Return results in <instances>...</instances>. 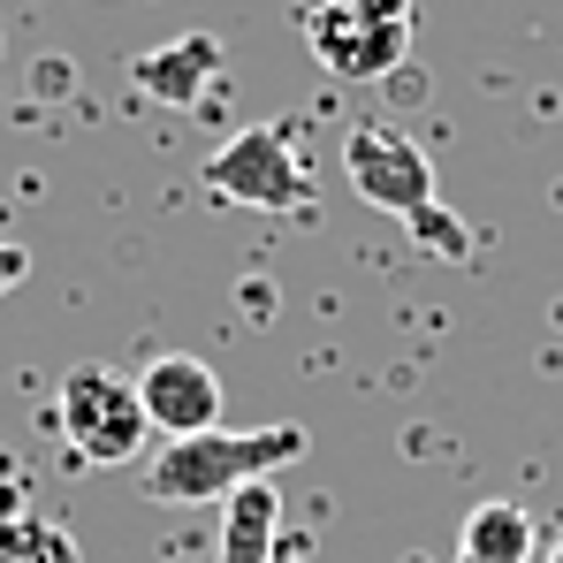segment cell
I'll return each instance as SVG.
<instances>
[{
  "mask_svg": "<svg viewBox=\"0 0 563 563\" xmlns=\"http://www.w3.org/2000/svg\"><path fill=\"white\" fill-rule=\"evenodd\" d=\"M305 450H312L305 427H213L190 442H161L145 465V495L153 503H229L236 487L297 465Z\"/></svg>",
  "mask_w": 563,
  "mask_h": 563,
  "instance_id": "1",
  "label": "cell"
},
{
  "mask_svg": "<svg viewBox=\"0 0 563 563\" xmlns=\"http://www.w3.org/2000/svg\"><path fill=\"white\" fill-rule=\"evenodd\" d=\"M305 46L335 85L404 77L411 54V0H297Z\"/></svg>",
  "mask_w": 563,
  "mask_h": 563,
  "instance_id": "2",
  "label": "cell"
},
{
  "mask_svg": "<svg viewBox=\"0 0 563 563\" xmlns=\"http://www.w3.org/2000/svg\"><path fill=\"white\" fill-rule=\"evenodd\" d=\"M54 427L69 442L77 465H137L153 450V427H145V404H137V380H122L114 366H69L54 388Z\"/></svg>",
  "mask_w": 563,
  "mask_h": 563,
  "instance_id": "3",
  "label": "cell"
},
{
  "mask_svg": "<svg viewBox=\"0 0 563 563\" xmlns=\"http://www.w3.org/2000/svg\"><path fill=\"white\" fill-rule=\"evenodd\" d=\"M206 184L221 190L229 206H252V213H305L312 206V168H305V153H297V137L282 122L236 130L206 161Z\"/></svg>",
  "mask_w": 563,
  "mask_h": 563,
  "instance_id": "4",
  "label": "cell"
},
{
  "mask_svg": "<svg viewBox=\"0 0 563 563\" xmlns=\"http://www.w3.org/2000/svg\"><path fill=\"white\" fill-rule=\"evenodd\" d=\"M343 168H351V190L388 213V221H419V213H434L442 198H434V161H427V145L411 137V130H396V122H358L351 137H343Z\"/></svg>",
  "mask_w": 563,
  "mask_h": 563,
  "instance_id": "5",
  "label": "cell"
},
{
  "mask_svg": "<svg viewBox=\"0 0 563 563\" xmlns=\"http://www.w3.org/2000/svg\"><path fill=\"white\" fill-rule=\"evenodd\" d=\"M137 404H145V427L161 442H190V434H213L221 427V374L190 351H168L137 374Z\"/></svg>",
  "mask_w": 563,
  "mask_h": 563,
  "instance_id": "6",
  "label": "cell"
},
{
  "mask_svg": "<svg viewBox=\"0 0 563 563\" xmlns=\"http://www.w3.org/2000/svg\"><path fill=\"white\" fill-rule=\"evenodd\" d=\"M213 77H221V38H206V31H184L168 46H145L130 62V85L145 99H161V107H198Z\"/></svg>",
  "mask_w": 563,
  "mask_h": 563,
  "instance_id": "7",
  "label": "cell"
},
{
  "mask_svg": "<svg viewBox=\"0 0 563 563\" xmlns=\"http://www.w3.org/2000/svg\"><path fill=\"white\" fill-rule=\"evenodd\" d=\"M282 549V495L267 479L236 487L221 503V541H213V563H275Z\"/></svg>",
  "mask_w": 563,
  "mask_h": 563,
  "instance_id": "8",
  "label": "cell"
},
{
  "mask_svg": "<svg viewBox=\"0 0 563 563\" xmlns=\"http://www.w3.org/2000/svg\"><path fill=\"white\" fill-rule=\"evenodd\" d=\"M533 541H541L533 510L479 503V510H465V526H457V563H533Z\"/></svg>",
  "mask_w": 563,
  "mask_h": 563,
  "instance_id": "9",
  "label": "cell"
},
{
  "mask_svg": "<svg viewBox=\"0 0 563 563\" xmlns=\"http://www.w3.org/2000/svg\"><path fill=\"white\" fill-rule=\"evenodd\" d=\"M0 563H77V541L38 510H0Z\"/></svg>",
  "mask_w": 563,
  "mask_h": 563,
  "instance_id": "10",
  "label": "cell"
},
{
  "mask_svg": "<svg viewBox=\"0 0 563 563\" xmlns=\"http://www.w3.org/2000/svg\"><path fill=\"white\" fill-rule=\"evenodd\" d=\"M411 236H419L434 260H465V252H472V229H465V221H450L442 206H434V213H419V221H411Z\"/></svg>",
  "mask_w": 563,
  "mask_h": 563,
  "instance_id": "11",
  "label": "cell"
},
{
  "mask_svg": "<svg viewBox=\"0 0 563 563\" xmlns=\"http://www.w3.org/2000/svg\"><path fill=\"white\" fill-rule=\"evenodd\" d=\"M23 275H31V252H23V244H0V297H8Z\"/></svg>",
  "mask_w": 563,
  "mask_h": 563,
  "instance_id": "12",
  "label": "cell"
},
{
  "mask_svg": "<svg viewBox=\"0 0 563 563\" xmlns=\"http://www.w3.org/2000/svg\"><path fill=\"white\" fill-rule=\"evenodd\" d=\"M549 563H563V541H556V556H549Z\"/></svg>",
  "mask_w": 563,
  "mask_h": 563,
  "instance_id": "13",
  "label": "cell"
}]
</instances>
